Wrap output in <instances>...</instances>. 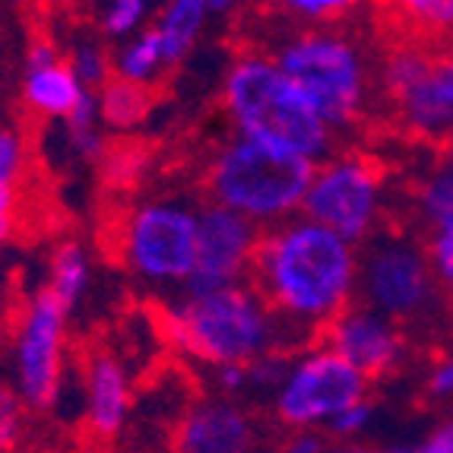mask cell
Instances as JSON below:
<instances>
[{
  "mask_svg": "<svg viewBox=\"0 0 453 453\" xmlns=\"http://www.w3.org/2000/svg\"><path fill=\"white\" fill-rule=\"evenodd\" d=\"M356 244L295 216L260 234L250 282L302 340L320 336L358 292Z\"/></svg>",
  "mask_w": 453,
  "mask_h": 453,
  "instance_id": "cell-1",
  "label": "cell"
},
{
  "mask_svg": "<svg viewBox=\"0 0 453 453\" xmlns=\"http://www.w3.org/2000/svg\"><path fill=\"white\" fill-rule=\"evenodd\" d=\"M162 330L181 356L222 368L250 365L270 352L302 346V336L266 304L254 282H238L212 292H181L162 308Z\"/></svg>",
  "mask_w": 453,
  "mask_h": 453,
  "instance_id": "cell-2",
  "label": "cell"
},
{
  "mask_svg": "<svg viewBox=\"0 0 453 453\" xmlns=\"http://www.w3.org/2000/svg\"><path fill=\"white\" fill-rule=\"evenodd\" d=\"M222 111L232 134L320 165L333 156L336 134L295 89L270 51H242L222 80Z\"/></svg>",
  "mask_w": 453,
  "mask_h": 453,
  "instance_id": "cell-3",
  "label": "cell"
},
{
  "mask_svg": "<svg viewBox=\"0 0 453 453\" xmlns=\"http://www.w3.org/2000/svg\"><path fill=\"white\" fill-rule=\"evenodd\" d=\"M314 162L270 150L242 136H228L210 152L203 168L206 203L238 212L260 232L302 216Z\"/></svg>",
  "mask_w": 453,
  "mask_h": 453,
  "instance_id": "cell-4",
  "label": "cell"
},
{
  "mask_svg": "<svg viewBox=\"0 0 453 453\" xmlns=\"http://www.w3.org/2000/svg\"><path fill=\"white\" fill-rule=\"evenodd\" d=\"M270 54L333 134L358 124L368 105L371 70L356 38L333 26L298 29L280 38Z\"/></svg>",
  "mask_w": 453,
  "mask_h": 453,
  "instance_id": "cell-5",
  "label": "cell"
},
{
  "mask_svg": "<svg viewBox=\"0 0 453 453\" xmlns=\"http://www.w3.org/2000/svg\"><path fill=\"white\" fill-rule=\"evenodd\" d=\"M200 206L184 196H146L118 226V257L140 286L181 295L196 266Z\"/></svg>",
  "mask_w": 453,
  "mask_h": 453,
  "instance_id": "cell-6",
  "label": "cell"
},
{
  "mask_svg": "<svg viewBox=\"0 0 453 453\" xmlns=\"http://www.w3.org/2000/svg\"><path fill=\"white\" fill-rule=\"evenodd\" d=\"M67 311L48 292L35 288L13 318L10 340V368L16 393L29 412H48L58 406L64 390V362H67Z\"/></svg>",
  "mask_w": 453,
  "mask_h": 453,
  "instance_id": "cell-7",
  "label": "cell"
},
{
  "mask_svg": "<svg viewBox=\"0 0 453 453\" xmlns=\"http://www.w3.org/2000/svg\"><path fill=\"white\" fill-rule=\"evenodd\" d=\"M368 378L326 346L292 356L286 380L273 393V416L292 431L326 428L349 406L365 400Z\"/></svg>",
  "mask_w": 453,
  "mask_h": 453,
  "instance_id": "cell-8",
  "label": "cell"
},
{
  "mask_svg": "<svg viewBox=\"0 0 453 453\" xmlns=\"http://www.w3.org/2000/svg\"><path fill=\"white\" fill-rule=\"evenodd\" d=\"M384 210V178L380 168L356 152H333L314 168L311 188L304 194L302 216L330 228L349 244H362L374 234Z\"/></svg>",
  "mask_w": 453,
  "mask_h": 453,
  "instance_id": "cell-9",
  "label": "cell"
},
{
  "mask_svg": "<svg viewBox=\"0 0 453 453\" xmlns=\"http://www.w3.org/2000/svg\"><path fill=\"white\" fill-rule=\"evenodd\" d=\"M358 292L371 311L400 326L422 320L438 304L441 286L431 270L428 250L403 234L374 238L358 266Z\"/></svg>",
  "mask_w": 453,
  "mask_h": 453,
  "instance_id": "cell-10",
  "label": "cell"
},
{
  "mask_svg": "<svg viewBox=\"0 0 453 453\" xmlns=\"http://www.w3.org/2000/svg\"><path fill=\"white\" fill-rule=\"evenodd\" d=\"M380 86L409 134L422 140L453 136V54L393 48L380 67Z\"/></svg>",
  "mask_w": 453,
  "mask_h": 453,
  "instance_id": "cell-11",
  "label": "cell"
},
{
  "mask_svg": "<svg viewBox=\"0 0 453 453\" xmlns=\"http://www.w3.org/2000/svg\"><path fill=\"white\" fill-rule=\"evenodd\" d=\"M260 228L238 212L216 203H200L196 226V266L184 292H212L238 282H250L260 248Z\"/></svg>",
  "mask_w": 453,
  "mask_h": 453,
  "instance_id": "cell-12",
  "label": "cell"
},
{
  "mask_svg": "<svg viewBox=\"0 0 453 453\" xmlns=\"http://www.w3.org/2000/svg\"><path fill=\"white\" fill-rule=\"evenodd\" d=\"M320 346L336 352L368 380L387 378L390 371H396L406 352L400 326L371 311L368 304H349L340 318L324 326Z\"/></svg>",
  "mask_w": 453,
  "mask_h": 453,
  "instance_id": "cell-13",
  "label": "cell"
},
{
  "mask_svg": "<svg viewBox=\"0 0 453 453\" xmlns=\"http://www.w3.org/2000/svg\"><path fill=\"white\" fill-rule=\"evenodd\" d=\"M260 422L226 396L196 400L174 425V453H260Z\"/></svg>",
  "mask_w": 453,
  "mask_h": 453,
  "instance_id": "cell-14",
  "label": "cell"
},
{
  "mask_svg": "<svg viewBox=\"0 0 453 453\" xmlns=\"http://www.w3.org/2000/svg\"><path fill=\"white\" fill-rule=\"evenodd\" d=\"M89 92L64 61V48L48 35H38L26 48L23 105L45 121H67Z\"/></svg>",
  "mask_w": 453,
  "mask_h": 453,
  "instance_id": "cell-15",
  "label": "cell"
},
{
  "mask_svg": "<svg viewBox=\"0 0 453 453\" xmlns=\"http://www.w3.org/2000/svg\"><path fill=\"white\" fill-rule=\"evenodd\" d=\"M134 409L130 374L108 352H92L83 371V412L86 425L98 438H118Z\"/></svg>",
  "mask_w": 453,
  "mask_h": 453,
  "instance_id": "cell-16",
  "label": "cell"
},
{
  "mask_svg": "<svg viewBox=\"0 0 453 453\" xmlns=\"http://www.w3.org/2000/svg\"><path fill=\"white\" fill-rule=\"evenodd\" d=\"M232 10L234 4H228V0H172V4H165L156 13L152 32L159 35L168 67L181 64L194 51L212 16H226Z\"/></svg>",
  "mask_w": 453,
  "mask_h": 453,
  "instance_id": "cell-17",
  "label": "cell"
},
{
  "mask_svg": "<svg viewBox=\"0 0 453 453\" xmlns=\"http://www.w3.org/2000/svg\"><path fill=\"white\" fill-rule=\"evenodd\" d=\"M92 282V260L80 242H61L48 260L45 288L64 304V311H76L86 298Z\"/></svg>",
  "mask_w": 453,
  "mask_h": 453,
  "instance_id": "cell-18",
  "label": "cell"
},
{
  "mask_svg": "<svg viewBox=\"0 0 453 453\" xmlns=\"http://www.w3.org/2000/svg\"><path fill=\"white\" fill-rule=\"evenodd\" d=\"M111 64H114V76H118V80L143 86V89H150L162 76V70L168 67L165 51H162L159 35L152 32V26L114 48Z\"/></svg>",
  "mask_w": 453,
  "mask_h": 453,
  "instance_id": "cell-19",
  "label": "cell"
},
{
  "mask_svg": "<svg viewBox=\"0 0 453 453\" xmlns=\"http://www.w3.org/2000/svg\"><path fill=\"white\" fill-rule=\"evenodd\" d=\"M150 96L152 92L143 89V86L124 83V80L111 76V80L96 92L98 114H102L105 130H134L136 124H143L152 105Z\"/></svg>",
  "mask_w": 453,
  "mask_h": 453,
  "instance_id": "cell-20",
  "label": "cell"
},
{
  "mask_svg": "<svg viewBox=\"0 0 453 453\" xmlns=\"http://www.w3.org/2000/svg\"><path fill=\"white\" fill-rule=\"evenodd\" d=\"M64 124V143L73 152L76 159L83 162H98L105 156V124L98 114V98L96 92L83 98V105L76 108Z\"/></svg>",
  "mask_w": 453,
  "mask_h": 453,
  "instance_id": "cell-21",
  "label": "cell"
},
{
  "mask_svg": "<svg viewBox=\"0 0 453 453\" xmlns=\"http://www.w3.org/2000/svg\"><path fill=\"white\" fill-rule=\"evenodd\" d=\"M416 203L422 219L431 228L444 226L447 219H453V150L444 152L434 165L428 168V174L418 184Z\"/></svg>",
  "mask_w": 453,
  "mask_h": 453,
  "instance_id": "cell-22",
  "label": "cell"
},
{
  "mask_svg": "<svg viewBox=\"0 0 453 453\" xmlns=\"http://www.w3.org/2000/svg\"><path fill=\"white\" fill-rule=\"evenodd\" d=\"M64 61L70 64L73 76L83 83L86 92H98L102 86L114 76L111 51L105 42L96 35H76L67 48H64Z\"/></svg>",
  "mask_w": 453,
  "mask_h": 453,
  "instance_id": "cell-23",
  "label": "cell"
},
{
  "mask_svg": "<svg viewBox=\"0 0 453 453\" xmlns=\"http://www.w3.org/2000/svg\"><path fill=\"white\" fill-rule=\"evenodd\" d=\"M29 162V143L13 127H0V222H13L16 212V188L26 174Z\"/></svg>",
  "mask_w": 453,
  "mask_h": 453,
  "instance_id": "cell-24",
  "label": "cell"
},
{
  "mask_svg": "<svg viewBox=\"0 0 453 453\" xmlns=\"http://www.w3.org/2000/svg\"><path fill=\"white\" fill-rule=\"evenodd\" d=\"M152 7L146 0H111L98 10V29L102 35L111 42H127V38L140 35L143 29H150Z\"/></svg>",
  "mask_w": 453,
  "mask_h": 453,
  "instance_id": "cell-25",
  "label": "cell"
},
{
  "mask_svg": "<svg viewBox=\"0 0 453 453\" xmlns=\"http://www.w3.org/2000/svg\"><path fill=\"white\" fill-rule=\"evenodd\" d=\"M26 416H29V406L23 403V396L16 393L13 384L0 380V453H13L19 447Z\"/></svg>",
  "mask_w": 453,
  "mask_h": 453,
  "instance_id": "cell-26",
  "label": "cell"
},
{
  "mask_svg": "<svg viewBox=\"0 0 453 453\" xmlns=\"http://www.w3.org/2000/svg\"><path fill=\"white\" fill-rule=\"evenodd\" d=\"M280 10L304 29H324L336 23L342 13H349L352 4L349 0H286L280 4Z\"/></svg>",
  "mask_w": 453,
  "mask_h": 453,
  "instance_id": "cell-27",
  "label": "cell"
},
{
  "mask_svg": "<svg viewBox=\"0 0 453 453\" xmlns=\"http://www.w3.org/2000/svg\"><path fill=\"white\" fill-rule=\"evenodd\" d=\"M428 260L441 292H447L453 298V219H447L438 228H431Z\"/></svg>",
  "mask_w": 453,
  "mask_h": 453,
  "instance_id": "cell-28",
  "label": "cell"
},
{
  "mask_svg": "<svg viewBox=\"0 0 453 453\" xmlns=\"http://www.w3.org/2000/svg\"><path fill=\"white\" fill-rule=\"evenodd\" d=\"M409 23H418L431 32H453V0H409L400 4Z\"/></svg>",
  "mask_w": 453,
  "mask_h": 453,
  "instance_id": "cell-29",
  "label": "cell"
},
{
  "mask_svg": "<svg viewBox=\"0 0 453 453\" xmlns=\"http://www.w3.org/2000/svg\"><path fill=\"white\" fill-rule=\"evenodd\" d=\"M288 365H292V356L288 352H270V356L257 358V362L248 365V384L254 393H276L280 384L286 380Z\"/></svg>",
  "mask_w": 453,
  "mask_h": 453,
  "instance_id": "cell-30",
  "label": "cell"
},
{
  "mask_svg": "<svg viewBox=\"0 0 453 453\" xmlns=\"http://www.w3.org/2000/svg\"><path fill=\"white\" fill-rule=\"evenodd\" d=\"M371 416H374V406H371L368 400H362L333 418V422L326 425V434H330V438H340V441H352L356 434H362V431L368 428Z\"/></svg>",
  "mask_w": 453,
  "mask_h": 453,
  "instance_id": "cell-31",
  "label": "cell"
},
{
  "mask_svg": "<svg viewBox=\"0 0 453 453\" xmlns=\"http://www.w3.org/2000/svg\"><path fill=\"white\" fill-rule=\"evenodd\" d=\"M212 384H216L219 396H226V400L242 396V393L250 390L248 365H222V368H212Z\"/></svg>",
  "mask_w": 453,
  "mask_h": 453,
  "instance_id": "cell-32",
  "label": "cell"
},
{
  "mask_svg": "<svg viewBox=\"0 0 453 453\" xmlns=\"http://www.w3.org/2000/svg\"><path fill=\"white\" fill-rule=\"evenodd\" d=\"M326 441L320 431H292L286 441L280 444V453H324Z\"/></svg>",
  "mask_w": 453,
  "mask_h": 453,
  "instance_id": "cell-33",
  "label": "cell"
},
{
  "mask_svg": "<svg viewBox=\"0 0 453 453\" xmlns=\"http://www.w3.org/2000/svg\"><path fill=\"white\" fill-rule=\"evenodd\" d=\"M425 453H453V422H444L422 441Z\"/></svg>",
  "mask_w": 453,
  "mask_h": 453,
  "instance_id": "cell-34",
  "label": "cell"
},
{
  "mask_svg": "<svg viewBox=\"0 0 453 453\" xmlns=\"http://www.w3.org/2000/svg\"><path fill=\"white\" fill-rule=\"evenodd\" d=\"M428 387H431V393H438V396H447V393H453V356L431 371Z\"/></svg>",
  "mask_w": 453,
  "mask_h": 453,
  "instance_id": "cell-35",
  "label": "cell"
},
{
  "mask_svg": "<svg viewBox=\"0 0 453 453\" xmlns=\"http://www.w3.org/2000/svg\"><path fill=\"white\" fill-rule=\"evenodd\" d=\"M10 234H13V222H0V264H4V250H7Z\"/></svg>",
  "mask_w": 453,
  "mask_h": 453,
  "instance_id": "cell-36",
  "label": "cell"
},
{
  "mask_svg": "<svg viewBox=\"0 0 453 453\" xmlns=\"http://www.w3.org/2000/svg\"><path fill=\"white\" fill-rule=\"evenodd\" d=\"M324 453H371L368 447H358V444H333L326 447Z\"/></svg>",
  "mask_w": 453,
  "mask_h": 453,
  "instance_id": "cell-37",
  "label": "cell"
},
{
  "mask_svg": "<svg viewBox=\"0 0 453 453\" xmlns=\"http://www.w3.org/2000/svg\"><path fill=\"white\" fill-rule=\"evenodd\" d=\"M7 311H10V298H7V288H4V282H0V324L7 320Z\"/></svg>",
  "mask_w": 453,
  "mask_h": 453,
  "instance_id": "cell-38",
  "label": "cell"
},
{
  "mask_svg": "<svg viewBox=\"0 0 453 453\" xmlns=\"http://www.w3.org/2000/svg\"><path fill=\"white\" fill-rule=\"evenodd\" d=\"M384 453H425V450H422V444H416V447H390V450H384Z\"/></svg>",
  "mask_w": 453,
  "mask_h": 453,
  "instance_id": "cell-39",
  "label": "cell"
}]
</instances>
